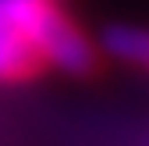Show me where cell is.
Here are the masks:
<instances>
[{
	"mask_svg": "<svg viewBox=\"0 0 149 146\" xmlns=\"http://www.w3.org/2000/svg\"><path fill=\"white\" fill-rule=\"evenodd\" d=\"M96 46L107 53V57H114V61L135 68V71L146 68V50H149V43H146V32H142L139 25H128V22L107 25Z\"/></svg>",
	"mask_w": 149,
	"mask_h": 146,
	"instance_id": "cell-3",
	"label": "cell"
},
{
	"mask_svg": "<svg viewBox=\"0 0 149 146\" xmlns=\"http://www.w3.org/2000/svg\"><path fill=\"white\" fill-rule=\"evenodd\" d=\"M0 25L18 29L25 39H32L50 71L57 68L85 79L100 68V46L57 0H0Z\"/></svg>",
	"mask_w": 149,
	"mask_h": 146,
	"instance_id": "cell-1",
	"label": "cell"
},
{
	"mask_svg": "<svg viewBox=\"0 0 149 146\" xmlns=\"http://www.w3.org/2000/svg\"><path fill=\"white\" fill-rule=\"evenodd\" d=\"M50 71L46 57L18 29L0 25V86H25Z\"/></svg>",
	"mask_w": 149,
	"mask_h": 146,
	"instance_id": "cell-2",
	"label": "cell"
}]
</instances>
